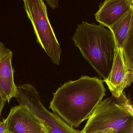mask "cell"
I'll return each mask as SVG.
<instances>
[{"mask_svg": "<svg viewBox=\"0 0 133 133\" xmlns=\"http://www.w3.org/2000/svg\"><path fill=\"white\" fill-rule=\"evenodd\" d=\"M105 92L103 81L95 77L82 76L59 88L53 93L49 108L75 129L93 113Z\"/></svg>", "mask_w": 133, "mask_h": 133, "instance_id": "6da1fadb", "label": "cell"}, {"mask_svg": "<svg viewBox=\"0 0 133 133\" xmlns=\"http://www.w3.org/2000/svg\"><path fill=\"white\" fill-rule=\"evenodd\" d=\"M72 39L99 77L106 80L112 69L116 48L112 32L101 25L82 22Z\"/></svg>", "mask_w": 133, "mask_h": 133, "instance_id": "7a4b0ae2", "label": "cell"}, {"mask_svg": "<svg viewBox=\"0 0 133 133\" xmlns=\"http://www.w3.org/2000/svg\"><path fill=\"white\" fill-rule=\"evenodd\" d=\"M133 127V114L108 98L101 102L89 117L81 133H100L109 129L115 133H127Z\"/></svg>", "mask_w": 133, "mask_h": 133, "instance_id": "3957f363", "label": "cell"}, {"mask_svg": "<svg viewBox=\"0 0 133 133\" xmlns=\"http://www.w3.org/2000/svg\"><path fill=\"white\" fill-rule=\"evenodd\" d=\"M23 2L24 9L33 26L36 42L52 63L59 65L62 49L50 22L46 5L43 0H24Z\"/></svg>", "mask_w": 133, "mask_h": 133, "instance_id": "277c9868", "label": "cell"}, {"mask_svg": "<svg viewBox=\"0 0 133 133\" xmlns=\"http://www.w3.org/2000/svg\"><path fill=\"white\" fill-rule=\"evenodd\" d=\"M16 98L19 104L26 106L44 122L43 126L49 133H81V131L70 127L56 114L46 109L41 102L37 89L31 84L17 86Z\"/></svg>", "mask_w": 133, "mask_h": 133, "instance_id": "5b68a950", "label": "cell"}, {"mask_svg": "<svg viewBox=\"0 0 133 133\" xmlns=\"http://www.w3.org/2000/svg\"><path fill=\"white\" fill-rule=\"evenodd\" d=\"M7 119V130L12 133H40L44 122L24 105L12 107Z\"/></svg>", "mask_w": 133, "mask_h": 133, "instance_id": "8992f818", "label": "cell"}, {"mask_svg": "<svg viewBox=\"0 0 133 133\" xmlns=\"http://www.w3.org/2000/svg\"><path fill=\"white\" fill-rule=\"evenodd\" d=\"M133 71L128 70L125 63L122 49L116 46L112 67L109 75L104 81L113 96L118 98L125 88L133 82Z\"/></svg>", "mask_w": 133, "mask_h": 133, "instance_id": "52a82bcc", "label": "cell"}, {"mask_svg": "<svg viewBox=\"0 0 133 133\" xmlns=\"http://www.w3.org/2000/svg\"><path fill=\"white\" fill-rule=\"evenodd\" d=\"M13 56L12 51L0 41V93L8 103L12 98H15L17 91L14 80Z\"/></svg>", "mask_w": 133, "mask_h": 133, "instance_id": "ba28073f", "label": "cell"}, {"mask_svg": "<svg viewBox=\"0 0 133 133\" xmlns=\"http://www.w3.org/2000/svg\"><path fill=\"white\" fill-rule=\"evenodd\" d=\"M132 8V0H106L100 3L95 17L100 25L109 29Z\"/></svg>", "mask_w": 133, "mask_h": 133, "instance_id": "9c48e42d", "label": "cell"}, {"mask_svg": "<svg viewBox=\"0 0 133 133\" xmlns=\"http://www.w3.org/2000/svg\"><path fill=\"white\" fill-rule=\"evenodd\" d=\"M133 8L109 29L114 36L116 46L122 49L128 36L133 32Z\"/></svg>", "mask_w": 133, "mask_h": 133, "instance_id": "30bf717a", "label": "cell"}, {"mask_svg": "<svg viewBox=\"0 0 133 133\" xmlns=\"http://www.w3.org/2000/svg\"><path fill=\"white\" fill-rule=\"evenodd\" d=\"M122 50L127 67L128 70L133 71V32L125 41Z\"/></svg>", "mask_w": 133, "mask_h": 133, "instance_id": "8fae6325", "label": "cell"}, {"mask_svg": "<svg viewBox=\"0 0 133 133\" xmlns=\"http://www.w3.org/2000/svg\"><path fill=\"white\" fill-rule=\"evenodd\" d=\"M117 102H115L123 105L131 114L133 115V106L130 102V99H128L124 92H123L120 97L116 98Z\"/></svg>", "mask_w": 133, "mask_h": 133, "instance_id": "7c38bea8", "label": "cell"}, {"mask_svg": "<svg viewBox=\"0 0 133 133\" xmlns=\"http://www.w3.org/2000/svg\"><path fill=\"white\" fill-rule=\"evenodd\" d=\"M59 0H46V2L52 9H54L59 7Z\"/></svg>", "mask_w": 133, "mask_h": 133, "instance_id": "4fadbf2b", "label": "cell"}, {"mask_svg": "<svg viewBox=\"0 0 133 133\" xmlns=\"http://www.w3.org/2000/svg\"><path fill=\"white\" fill-rule=\"evenodd\" d=\"M7 127V119H3L0 121V133H4Z\"/></svg>", "mask_w": 133, "mask_h": 133, "instance_id": "5bb4252c", "label": "cell"}, {"mask_svg": "<svg viewBox=\"0 0 133 133\" xmlns=\"http://www.w3.org/2000/svg\"><path fill=\"white\" fill-rule=\"evenodd\" d=\"M6 102L4 98L2 95L0 93V121H1V112L6 104Z\"/></svg>", "mask_w": 133, "mask_h": 133, "instance_id": "9a60e30c", "label": "cell"}, {"mask_svg": "<svg viewBox=\"0 0 133 133\" xmlns=\"http://www.w3.org/2000/svg\"><path fill=\"white\" fill-rule=\"evenodd\" d=\"M100 133H115L114 130L112 129H108V130H105Z\"/></svg>", "mask_w": 133, "mask_h": 133, "instance_id": "2e32d148", "label": "cell"}, {"mask_svg": "<svg viewBox=\"0 0 133 133\" xmlns=\"http://www.w3.org/2000/svg\"><path fill=\"white\" fill-rule=\"evenodd\" d=\"M40 133H49V132L46 130L45 128H44V127L43 125L42 128V130H41Z\"/></svg>", "mask_w": 133, "mask_h": 133, "instance_id": "e0dca14e", "label": "cell"}, {"mask_svg": "<svg viewBox=\"0 0 133 133\" xmlns=\"http://www.w3.org/2000/svg\"><path fill=\"white\" fill-rule=\"evenodd\" d=\"M127 133H133V127L131 128L130 130L128 131Z\"/></svg>", "mask_w": 133, "mask_h": 133, "instance_id": "ac0fdd59", "label": "cell"}, {"mask_svg": "<svg viewBox=\"0 0 133 133\" xmlns=\"http://www.w3.org/2000/svg\"><path fill=\"white\" fill-rule=\"evenodd\" d=\"M4 133H12L11 132H10V131H9L8 130H6V131H5V132H4Z\"/></svg>", "mask_w": 133, "mask_h": 133, "instance_id": "d6986e66", "label": "cell"}]
</instances>
